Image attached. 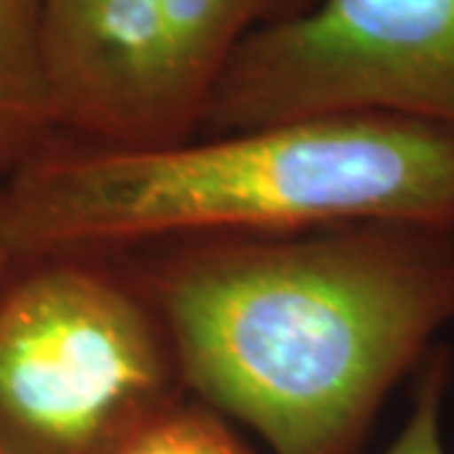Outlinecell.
<instances>
[{"label":"cell","mask_w":454,"mask_h":454,"mask_svg":"<svg viewBox=\"0 0 454 454\" xmlns=\"http://www.w3.org/2000/svg\"><path fill=\"white\" fill-rule=\"evenodd\" d=\"M129 255L182 389L273 454H358L454 324V232L432 227L354 223Z\"/></svg>","instance_id":"1"},{"label":"cell","mask_w":454,"mask_h":454,"mask_svg":"<svg viewBox=\"0 0 454 454\" xmlns=\"http://www.w3.org/2000/svg\"><path fill=\"white\" fill-rule=\"evenodd\" d=\"M354 223L454 232V131L340 114L162 146L56 134L0 182V265Z\"/></svg>","instance_id":"2"},{"label":"cell","mask_w":454,"mask_h":454,"mask_svg":"<svg viewBox=\"0 0 454 454\" xmlns=\"http://www.w3.org/2000/svg\"><path fill=\"white\" fill-rule=\"evenodd\" d=\"M184 394L162 318L124 255L23 265L0 286V447L104 454Z\"/></svg>","instance_id":"3"},{"label":"cell","mask_w":454,"mask_h":454,"mask_svg":"<svg viewBox=\"0 0 454 454\" xmlns=\"http://www.w3.org/2000/svg\"><path fill=\"white\" fill-rule=\"evenodd\" d=\"M316 0H38L61 134L109 146L195 139L247 35Z\"/></svg>","instance_id":"4"},{"label":"cell","mask_w":454,"mask_h":454,"mask_svg":"<svg viewBox=\"0 0 454 454\" xmlns=\"http://www.w3.org/2000/svg\"><path fill=\"white\" fill-rule=\"evenodd\" d=\"M389 114L454 131V0H316L247 35L197 137Z\"/></svg>","instance_id":"5"},{"label":"cell","mask_w":454,"mask_h":454,"mask_svg":"<svg viewBox=\"0 0 454 454\" xmlns=\"http://www.w3.org/2000/svg\"><path fill=\"white\" fill-rule=\"evenodd\" d=\"M56 134L38 0H0V182Z\"/></svg>","instance_id":"6"},{"label":"cell","mask_w":454,"mask_h":454,"mask_svg":"<svg viewBox=\"0 0 454 454\" xmlns=\"http://www.w3.org/2000/svg\"><path fill=\"white\" fill-rule=\"evenodd\" d=\"M104 454H250V450L223 414L197 399L179 396L149 414Z\"/></svg>","instance_id":"7"},{"label":"cell","mask_w":454,"mask_h":454,"mask_svg":"<svg viewBox=\"0 0 454 454\" xmlns=\"http://www.w3.org/2000/svg\"><path fill=\"white\" fill-rule=\"evenodd\" d=\"M452 354L447 348H439L437 343L417 369L409 414L384 454H447L444 402L452 384Z\"/></svg>","instance_id":"8"},{"label":"cell","mask_w":454,"mask_h":454,"mask_svg":"<svg viewBox=\"0 0 454 454\" xmlns=\"http://www.w3.org/2000/svg\"><path fill=\"white\" fill-rule=\"evenodd\" d=\"M5 278H8V270H5V268H3V265H0V286H3V283H5Z\"/></svg>","instance_id":"9"},{"label":"cell","mask_w":454,"mask_h":454,"mask_svg":"<svg viewBox=\"0 0 454 454\" xmlns=\"http://www.w3.org/2000/svg\"><path fill=\"white\" fill-rule=\"evenodd\" d=\"M0 454H8V452H5V450H3V447H0Z\"/></svg>","instance_id":"10"}]
</instances>
